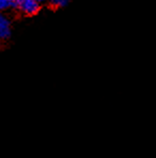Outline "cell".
<instances>
[{
    "label": "cell",
    "instance_id": "1",
    "mask_svg": "<svg viewBox=\"0 0 156 158\" xmlns=\"http://www.w3.org/2000/svg\"><path fill=\"white\" fill-rule=\"evenodd\" d=\"M14 3L20 12L27 15H33L39 11V3L36 0H14Z\"/></svg>",
    "mask_w": 156,
    "mask_h": 158
},
{
    "label": "cell",
    "instance_id": "2",
    "mask_svg": "<svg viewBox=\"0 0 156 158\" xmlns=\"http://www.w3.org/2000/svg\"><path fill=\"white\" fill-rule=\"evenodd\" d=\"M10 22L3 14L0 13V39H6L10 35Z\"/></svg>",
    "mask_w": 156,
    "mask_h": 158
},
{
    "label": "cell",
    "instance_id": "3",
    "mask_svg": "<svg viewBox=\"0 0 156 158\" xmlns=\"http://www.w3.org/2000/svg\"><path fill=\"white\" fill-rule=\"evenodd\" d=\"M52 6H56V8H62V6H65L67 3H69L70 0H49Z\"/></svg>",
    "mask_w": 156,
    "mask_h": 158
},
{
    "label": "cell",
    "instance_id": "4",
    "mask_svg": "<svg viewBox=\"0 0 156 158\" xmlns=\"http://www.w3.org/2000/svg\"><path fill=\"white\" fill-rule=\"evenodd\" d=\"M11 2L9 0H0V11L6 10L9 6H10Z\"/></svg>",
    "mask_w": 156,
    "mask_h": 158
},
{
    "label": "cell",
    "instance_id": "5",
    "mask_svg": "<svg viewBox=\"0 0 156 158\" xmlns=\"http://www.w3.org/2000/svg\"><path fill=\"white\" fill-rule=\"evenodd\" d=\"M38 3H41V2H44V1H46V0H36Z\"/></svg>",
    "mask_w": 156,
    "mask_h": 158
},
{
    "label": "cell",
    "instance_id": "6",
    "mask_svg": "<svg viewBox=\"0 0 156 158\" xmlns=\"http://www.w3.org/2000/svg\"><path fill=\"white\" fill-rule=\"evenodd\" d=\"M9 1H10V2H13V1H14V0H9Z\"/></svg>",
    "mask_w": 156,
    "mask_h": 158
}]
</instances>
